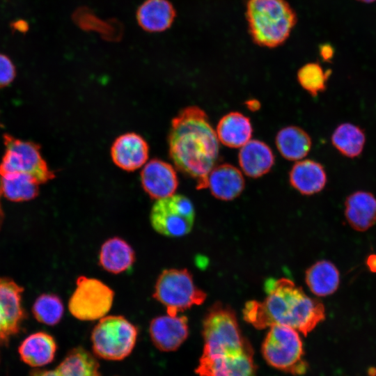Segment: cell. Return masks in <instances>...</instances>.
I'll list each match as a JSON object with an SVG mask.
<instances>
[{"label": "cell", "mask_w": 376, "mask_h": 376, "mask_svg": "<svg viewBox=\"0 0 376 376\" xmlns=\"http://www.w3.org/2000/svg\"><path fill=\"white\" fill-rule=\"evenodd\" d=\"M345 215L349 224L358 231H365L376 223V198L368 191H357L345 202Z\"/></svg>", "instance_id": "19"}, {"label": "cell", "mask_w": 376, "mask_h": 376, "mask_svg": "<svg viewBox=\"0 0 376 376\" xmlns=\"http://www.w3.org/2000/svg\"><path fill=\"white\" fill-rule=\"evenodd\" d=\"M195 210L191 201L183 195H172L157 200L150 214L153 229L167 237H181L193 226Z\"/></svg>", "instance_id": "10"}, {"label": "cell", "mask_w": 376, "mask_h": 376, "mask_svg": "<svg viewBox=\"0 0 376 376\" xmlns=\"http://www.w3.org/2000/svg\"><path fill=\"white\" fill-rule=\"evenodd\" d=\"M305 281L314 295L319 297L328 296L338 288L339 272L332 263L320 260L306 270Z\"/></svg>", "instance_id": "24"}, {"label": "cell", "mask_w": 376, "mask_h": 376, "mask_svg": "<svg viewBox=\"0 0 376 376\" xmlns=\"http://www.w3.org/2000/svg\"><path fill=\"white\" fill-rule=\"evenodd\" d=\"M245 181L241 171L229 164L216 165L207 177L211 194L222 201H231L242 192Z\"/></svg>", "instance_id": "17"}, {"label": "cell", "mask_w": 376, "mask_h": 376, "mask_svg": "<svg viewBox=\"0 0 376 376\" xmlns=\"http://www.w3.org/2000/svg\"><path fill=\"white\" fill-rule=\"evenodd\" d=\"M320 55L324 61L329 62L334 56V48L329 43L321 44L319 46Z\"/></svg>", "instance_id": "33"}, {"label": "cell", "mask_w": 376, "mask_h": 376, "mask_svg": "<svg viewBox=\"0 0 376 376\" xmlns=\"http://www.w3.org/2000/svg\"><path fill=\"white\" fill-rule=\"evenodd\" d=\"M135 262V253L125 240L113 237L106 240L99 253V264L107 272L120 274L130 269Z\"/></svg>", "instance_id": "20"}, {"label": "cell", "mask_w": 376, "mask_h": 376, "mask_svg": "<svg viewBox=\"0 0 376 376\" xmlns=\"http://www.w3.org/2000/svg\"><path fill=\"white\" fill-rule=\"evenodd\" d=\"M149 146L139 134L129 132L116 139L111 148V157L119 168L132 171L143 166L148 159Z\"/></svg>", "instance_id": "15"}, {"label": "cell", "mask_w": 376, "mask_h": 376, "mask_svg": "<svg viewBox=\"0 0 376 376\" xmlns=\"http://www.w3.org/2000/svg\"><path fill=\"white\" fill-rule=\"evenodd\" d=\"M56 369L61 376H101L95 358L81 347L71 350Z\"/></svg>", "instance_id": "28"}, {"label": "cell", "mask_w": 376, "mask_h": 376, "mask_svg": "<svg viewBox=\"0 0 376 376\" xmlns=\"http://www.w3.org/2000/svg\"><path fill=\"white\" fill-rule=\"evenodd\" d=\"M252 132L249 118L237 111L224 116L217 126L218 139L230 148L242 147L250 141Z\"/></svg>", "instance_id": "22"}, {"label": "cell", "mask_w": 376, "mask_h": 376, "mask_svg": "<svg viewBox=\"0 0 376 376\" xmlns=\"http://www.w3.org/2000/svg\"><path fill=\"white\" fill-rule=\"evenodd\" d=\"M30 376H61L56 369L54 370H34Z\"/></svg>", "instance_id": "35"}, {"label": "cell", "mask_w": 376, "mask_h": 376, "mask_svg": "<svg viewBox=\"0 0 376 376\" xmlns=\"http://www.w3.org/2000/svg\"><path fill=\"white\" fill-rule=\"evenodd\" d=\"M137 336L136 327L123 316H104L92 331V347L102 359L119 361L132 352Z\"/></svg>", "instance_id": "6"}, {"label": "cell", "mask_w": 376, "mask_h": 376, "mask_svg": "<svg viewBox=\"0 0 376 376\" xmlns=\"http://www.w3.org/2000/svg\"><path fill=\"white\" fill-rule=\"evenodd\" d=\"M23 288L13 281L0 278V345L17 334L24 318Z\"/></svg>", "instance_id": "11"}, {"label": "cell", "mask_w": 376, "mask_h": 376, "mask_svg": "<svg viewBox=\"0 0 376 376\" xmlns=\"http://www.w3.org/2000/svg\"><path fill=\"white\" fill-rule=\"evenodd\" d=\"M276 145L284 158L296 161L308 155L311 148L312 140L303 129L297 126H288L277 133Z\"/></svg>", "instance_id": "25"}, {"label": "cell", "mask_w": 376, "mask_h": 376, "mask_svg": "<svg viewBox=\"0 0 376 376\" xmlns=\"http://www.w3.org/2000/svg\"><path fill=\"white\" fill-rule=\"evenodd\" d=\"M39 182L32 176L13 173L1 176V187L4 196L12 201H29L37 196Z\"/></svg>", "instance_id": "29"}, {"label": "cell", "mask_w": 376, "mask_h": 376, "mask_svg": "<svg viewBox=\"0 0 376 376\" xmlns=\"http://www.w3.org/2000/svg\"><path fill=\"white\" fill-rule=\"evenodd\" d=\"M245 16L253 42L267 48L284 44L297 22L286 0H246Z\"/></svg>", "instance_id": "3"}, {"label": "cell", "mask_w": 376, "mask_h": 376, "mask_svg": "<svg viewBox=\"0 0 376 376\" xmlns=\"http://www.w3.org/2000/svg\"><path fill=\"white\" fill-rule=\"evenodd\" d=\"M143 190L152 199H162L174 194L178 179L174 168L159 159L148 162L141 173Z\"/></svg>", "instance_id": "14"}, {"label": "cell", "mask_w": 376, "mask_h": 376, "mask_svg": "<svg viewBox=\"0 0 376 376\" xmlns=\"http://www.w3.org/2000/svg\"><path fill=\"white\" fill-rule=\"evenodd\" d=\"M265 289L263 301H249L242 311L244 320L256 329L281 324L306 336L325 318L322 303L308 297L290 279H269Z\"/></svg>", "instance_id": "2"}, {"label": "cell", "mask_w": 376, "mask_h": 376, "mask_svg": "<svg viewBox=\"0 0 376 376\" xmlns=\"http://www.w3.org/2000/svg\"><path fill=\"white\" fill-rule=\"evenodd\" d=\"M72 19L80 29L97 32L109 41H118L123 34V26L119 21L116 19L102 20L86 7L77 9Z\"/></svg>", "instance_id": "26"}, {"label": "cell", "mask_w": 376, "mask_h": 376, "mask_svg": "<svg viewBox=\"0 0 376 376\" xmlns=\"http://www.w3.org/2000/svg\"><path fill=\"white\" fill-rule=\"evenodd\" d=\"M331 73V70L324 71L318 63H308L299 69L297 80L311 96L316 97L325 91Z\"/></svg>", "instance_id": "30"}, {"label": "cell", "mask_w": 376, "mask_h": 376, "mask_svg": "<svg viewBox=\"0 0 376 376\" xmlns=\"http://www.w3.org/2000/svg\"><path fill=\"white\" fill-rule=\"evenodd\" d=\"M239 164L244 173L256 178L268 173L274 163L271 148L264 142L250 140L239 152Z\"/></svg>", "instance_id": "21"}, {"label": "cell", "mask_w": 376, "mask_h": 376, "mask_svg": "<svg viewBox=\"0 0 376 376\" xmlns=\"http://www.w3.org/2000/svg\"><path fill=\"white\" fill-rule=\"evenodd\" d=\"M366 265L372 272H376V254H372L368 257Z\"/></svg>", "instance_id": "36"}, {"label": "cell", "mask_w": 376, "mask_h": 376, "mask_svg": "<svg viewBox=\"0 0 376 376\" xmlns=\"http://www.w3.org/2000/svg\"><path fill=\"white\" fill-rule=\"evenodd\" d=\"M36 319L47 325L58 324L63 315L62 300L54 294H42L34 302L32 308Z\"/></svg>", "instance_id": "31"}, {"label": "cell", "mask_w": 376, "mask_h": 376, "mask_svg": "<svg viewBox=\"0 0 376 376\" xmlns=\"http://www.w3.org/2000/svg\"><path fill=\"white\" fill-rule=\"evenodd\" d=\"M15 67L6 55L0 54V88L9 85L15 79Z\"/></svg>", "instance_id": "32"}, {"label": "cell", "mask_w": 376, "mask_h": 376, "mask_svg": "<svg viewBox=\"0 0 376 376\" xmlns=\"http://www.w3.org/2000/svg\"><path fill=\"white\" fill-rule=\"evenodd\" d=\"M247 107L252 111L259 109L260 103L257 100H249L247 102Z\"/></svg>", "instance_id": "37"}, {"label": "cell", "mask_w": 376, "mask_h": 376, "mask_svg": "<svg viewBox=\"0 0 376 376\" xmlns=\"http://www.w3.org/2000/svg\"><path fill=\"white\" fill-rule=\"evenodd\" d=\"M3 139L6 152L0 164L1 176L22 173L32 176L40 184L54 178V173L42 158L38 144L8 134H4Z\"/></svg>", "instance_id": "8"}, {"label": "cell", "mask_w": 376, "mask_h": 376, "mask_svg": "<svg viewBox=\"0 0 376 376\" xmlns=\"http://www.w3.org/2000/svg\"><path fill=\"white\" fill-rule=\"evenodd\" d=\"M56 343L54 338L45 332H37L28 336L19 348L24 362L33 367L49 363L54 358Z\"/></svg>", "instance_id": "23"}, {"label": "cell", "mask_w": 376, "mask_h": 376, "mask_svg": "<svg viewBox=\"0 0 376 376\" xmlns=\"http://www.w3.org/2000/svg\"><path fill=\"white\" fill-rule=\"evenodd\" d=\"M152 297L166 307L168 315L175 316L203 304L207 295L195 285L187 269H167L159 275Z\"/></svg>", "instance_id": "7"}, {"label": "cell", "mask_w": 376, "mask_h": 376, "mask_svg": "<svg viewBox=\"0 0 376 376\" xmlns=\"http://www.w3.org/2000/svg\"><path fill=\"white\" fill-rule=\"evenodd\" d=\"M114 292L101 281L80 276L68 301V309L75 318L83 321L101 319L110 311Z\"/></svg>", "instance_id": "9"}, {"label": "cell", "mask_w": 376, "mask_h": 376, "mask_svg": "<svg viewBox=\"0 0 376 376\" xmlns=\"http://www.w3.org/2000/svg\"><path fill=\"white\" fill-rule=\"evenodd\" d=\"M205 112L196 106L183 109L172 120L169 135L170 157L177 169L207 189V177L219 159V146Z\"/></svg>", "instance_id": "1"}, {"label": "cell", "mask_w": 376, "mask_h": 376, "mask_svg": "<svg viewBox=\"0 0 376 376\" xmlns=\"http://www.w3.org/2000/svg\"><path fill=\"white\" fill-rule=\"evenodd\" d=\"M196 373L199 376H256L253 350L235 355L201 356Z\"/></svg>", "instance_id": "12"}, {"label": "cell", "mask_w": 376, "mask_h": 376, "mask_svg": "<svg viewBox=\"0 0 376 376\" xmlns=\"http://www.w3.org/2000/svg\"><path fill=\"white\" fill-rule=\"evenodd\" d=\"M291 186L304 195H312L322 191L327 182V173L319 162L305 159L296 162L289 173Z\"/></svg>", "instance_id": "18"}, {"label": "cell", "mask_w": 376, "mask_h": 376, "mask_svg": "<svg viewBox=\"0 0 376 376\" xmlns=\"http://www.w3.org/2000/svg\"><path fill=\"white\" fill-rule=\"evenodd\" d=\"M358 1L365 2V3H371V2H373L375 0H358Z\"/></svg>", "instance_id": "38"}, {"label": "cell", "mask_w": 376, "mask_h": 376, "mask_svg": "<svg viewBox=\"0 0 376 376\" xmlns=\"http://www.w3.org/2000/svg\"><path fill=\"white\" fill-rule=\"evenodd\" d=\"M10 28L13 32L18 31L24 33L29 30V26L26 21L19 19L10 24Z\"/></svg>", "instance_id": "34"}, {"label": "cell", "mask_w": 376, "mask_h": 376, "mask_svg": "<svg viewBox=\"0 0 376 376\" xmlns=\"http://www.w3.org/2000/svg\"><path fill=\"white\" fill-rule=\"evenodd\" d=\"M176 10L169 0H145L137 8L139 26L149 33L163 32L174 22Z\"/></svg>", "instance_id": "16"}, {"label": "cell", "mask_w": 376, "mask_h": 376, "mask_svg": "<svg viewBox=\"0 0 376 376\" xmlns=\"http://www.w3.org/2000/svg\"><path fill=\"white\" fill-rule=\"evenodd\" d=\"M149 334L154 345L160 351H175L189 335L188 319L185 315H161L150 322Z\"/></svg>", "instance_id": "13"}, {"label": "cell", "mask_w": 376, "mask_h": 376, "mask_svg": "<svg viewBox=\"0 0 376 376\" xmlns=\"http://www.w3.org/2000/svg\"><path fill=\"white\" fill-rule=\"evenodd\" d=\"M331 139L334 147L341 155L348 158H355L363 152L366 134L358 125L344 123L336 127Z\"/></svg>", "instance_id": "27"}, {"label": "cell", "mask_w": 376, "mask_h": 376, "mask_svg": "<svg viewBox=\"0 0 376 376\" xmlns=\"http://www.w3.org/2000/svg\"><path fill=\"white\" fill-rule=\"evenodd\" d=\"M262 354L266 362L278 370L297 375L307 370L301 339L290 327H270L262 345Z\"/></svg>", "instance_id": "5"}, {"label": "cell", "mask_w": 376, "mask_h": 376, "mask_svg": "<svg viewBox=\"0 0 376 376\" xmlns=\"http://www.w3.org/2000/svg\"><path fill=\"white\" fill-rule=\"evenodd\" d=\"M203 337V357L235 355L253 350L242 334L235 312L219 302L205 316Z\"/></svg>", "instance_id": "4"}]
</instances>
